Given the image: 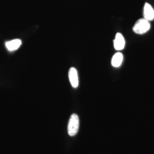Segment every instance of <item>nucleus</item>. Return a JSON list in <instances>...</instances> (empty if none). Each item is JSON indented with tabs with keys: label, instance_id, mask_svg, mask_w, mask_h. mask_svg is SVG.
Listing matches in <instances>:
<instances>
[{
	"label": "nucleus",
	"instance_id": "obj_2",
	"mask_svg": "<svg viewBox=\"0 0 154 154\" xmlns=\"http://www.w3.org/2000/svg\"><path fill=\"white\" fill-rule=\"evenodd\" d=\"M79 127V119L75 114H72L69 121L67 131L70 136H75L78 131Z\"/></svg>",
	"mask_w": 154,
	"mask_h": 154
},
{
	"label": "nucleus",
	"instance_id": "obj_6",
	"mask_svg": "<svg viewBox=\"0 0 154 154\" xmlns=\"http://www.w3.org/2000/svg\"><path fill=\"white\" fill-rule=\"evenodd\" d=\"M22 44V41L19 39H16L6 42V48L8 50L12 51L18 49Z\"/></svg>",
	"mask_w": 154,
	"mask_h": 154
},
{
	"label": "nucleus",
	"instance_id": "obj_7",
	"mask_svg": "<svg viewBox=\"0 0 154 154\" xmlns=\"http://www.w3.org/2000/svg\"><path fill=\"white\" fill-rule=\"evenodd\" d=\"M123 60V55L120 52H118L113 55L111 60V65L113 67H118L121 65Z\"/></svg>",
	"mask_w": 154,
	"mask_h": 154
},
{
	"label": "nucleus",
	"instance_id": "obj_5",
	"mask_svg": "<svg viewBox=\"0 0 154 154\" xmlns=\"http://www.w3.org/2000/svg\"><path fill=\"white\" fill-rule=\"evenodd\" d=\"M144 18L147 21H152L154 19V10L153 8L148 3H146L143 9Z\"/></svg>",
	"mask_w": 154,
	"mask_h": 154
},
{
	"label": "nucleus",
	"instance_id": "obj_1",
	"mask_svg": "<svg viewBox=\"0 0 154 154\" xmlns=\"http://www.w3.org/2000/svg\"><path fill=\"white\" fill-rule=\"evenodd\" d=\"M151 28L150 23L145 18L139 19L135 23L133 31L138 34H143L147 33Z\"/></svg>",
	"mask_w": 154,
	"mask_h": 154
},
{
	"label": "nucleus",
	"instance_id": "obj_4",
	"mask_svg": "<svg viewBox=\"0 0 154 154\" xmlns=\"http://www.w3.org/2000/svg\"><path fill=\"white\" fill-rule=\"evenodd\" d=\"M114 46L116 50H122L125 46V40L121 33L116 34V38L114 40Z\"/></svg>",
	"mask_w": 154,
	"mask_h": 154
},
{
	"label": "nucleus",
	"instance_id": "obj_3",
	"mask_svg": "<svg viewBox=\"0 0 154 154\" xmlns=\"http://www.w3.org/2000/svg\"><path fill=\"white\" fill-rule=\"evenodd\" d=\"M69 78L72 87L77 88L79 85V79L78 72L75 68L71 67L69 71Z\"/></svg>",
	"mask_w": 154,
	"mask_h": 154
}]
</instances>
